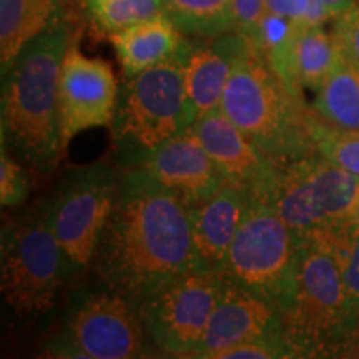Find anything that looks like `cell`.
<instances>
[{
	"instance_id": "obj_4",
	"label": "cell",
	"mask_w": 359,
	"mask_h": 359,
	"mask_svg": "<svg viewBox=\"0 0 359 359\" xmlns=\"http://www.w3.org/2000/svg\"><path fill=\"white\" fill-rule=\"evenodd\" d=\"M354 318L333 251L320 236L302 238L293 296L280 313V334L291 358H333Z\"/></svg>"
},
{
	"instance_id": "obj_31",
	"label": "cell",
	"mask_w": 359,
	"mask_h": 359,
	"mask_svg": "<svg viewBox=\"0 0 359 359\" xmlns=\"http://www.w3.org/2000/svg\"><path fill=\"white\" fill-rule=\"evenodd\" d=\"M333 358H359V313L354 318L351 327L336 348Z\"/></svg>"
},
{
	"instance_id": "obj_26",
	"label": "cell",
	"mask_w": 359,
	"mask_h": 359,
	"mask_svg": "<svg viewBox=\"0 0 359 359\" xmlns=\"http://www.w3.org/2000/svg\"><path fill=\"white\" fill-rule=\"evenodd\" d=\"M29 195V178L24 168L12 158L2 145L0 155V203L2 206H15Z\"/></svg>"
},
{
	"instance_id": "obj_19",
	"label": "cell",
	"mask_w": 359,
	"mask_h": 359,
	"mask_svg": "<svg viewBox=\"0 0 359 359\" xmlns=\"http://www.w3.org/2000/svg\"><path fill=\"white\" fill-rule=\"evenodd\" d=\"M64 0H0V62L2 72L22 48L60 20Z\"/></svg>"
},
{
	"instance_id": "obj_24",
	"label": "cell",
	"mask_w": 359,
	"mask_h": 359,
	"mask_svg": "<svg viewBox=\"0 0 359 359\" xmlns=\"http://www.w3.org/2000/svg\"><path fill=\"white\" fill-rule=\"evenodd\" d=\"M87 4L93 22L109 34L163 13V0H87Z\"/></svg>"
},
{
	"instance_id": "obj_16",
	"label": "cell",
	"mask_w": 359,
	"mask_h": 359,
	"mask_svg": "<svg viewBox=\"0 0 359 359\" xmlns=\"http://www.w3.org/2000/svg\"><path fill=\"white\" fill-rule=\"evenodd\" d=\"M142 168L177 191L185 203L203 198L226 182L190 128L147 151Z\"/></svg>"
},
{
	"instance_id": "obj_20",
	"label": "cell",
	"mask_w": 359,
	"mask_h": 359,
	"mask_svg": "<svg viewBox=\"0 0 359 359\" xmlns=\"http://www.w3.org/2000/svg\"><path fill=\"white\" fill-rule=\"evenodd\" d=\"M341 58V48L333 34L323 25H298L291 43V90L302 98V90H314L325 82Z\"/></svg>"
},
{
	"instance_id": "obj_34",
	"label": "cell",
	"mask_w": 359,
	"mask_h": 359,
	"mask_svg": "<svg viewBox=\"0 0 359 359\" xmlns=\"http://www.w3.org/2000/svg\"><path fill=\"white\" fill-rule=\"evenodd\" d=\"M356 2H358V4H359V0H356Z\"/></svg>"
},
{
	"instance_id": "obj_3",
	"label": "cell",
	"mask_w": 359,
	"mask_h": 359,
	"mask_svg": "<svg viewBox=\"0 0 359 359\" xmlns=\"http://www.w3.org/2000/svg\"><path fill=\"white\" fill-rule=\"evenodd\" d=\"M222 110L273 163L316 154L311 110L286 88L248 37L233 65Z\"/></svg>"
},
{
	"instance_id": "obj_5",
	"label": "cell",
	"mask_w": 359,
	"mask_h": 359,
	"mask_svg": "<svg viewBox=\"0 0 359 359\" xmlns=\"http://www.w3.org/2000/svg\"><path fill=\"white\" fill-rule=\"evenodd\" d=\"M302 238L264 198H251L219 275L236 283L281 313L294 288Z\"/></svg>"
},
{
	"instance_id": "obj_27",
	"label": "cell",
	"mask_w": 359,
	"mask_h": 359,
	"mask_svg": "<svg viewBox=\"0 0 359 359\" xmlns=\"http://www.w3.org/2000/svg\"><path fill=\"white\" fill-rule=\"evenodd\" d=\"M271 358H291L288 348L283 343L281 334L275 333L263 338L246 341L236 346L219 351L215 359H271Z\"/></svg>"
},
{
	"instance_id": "obj_2",
	"label": "cell",
	"mask_w": 359,
	"mask_h": 359,
	"mask_svg": "<svg viewBox=\"0 0 359 359\" xmlns=\"http://www.w3.org/2000/svg\"><path fill=\"white\" fill-rule=\"evenodd\" d=\"M72 39L69 25L57 20L2 72V140L43 173L55 168L64 154L58 85Z\"/></svg>"
},
{
	"instance_id": "obj_15",
	"label": "cell",
	"mask_w": 359,
	"mask_h": 359,
	"mask_svg": "<svg viewBox=\"0 0 359 359\" xmlns=\"http://www.w3.org/2000/svg\"><path fill=\"white\" fill-rule=\"evenodd\" d=\"M250 201L243 188L223 182L210 195L187 203L196 268L222 273Z\"/></svg>"
},
{
	"instance_id": "obj_33",
	"label": "cell",
	"mask_w": 359,
	"mask_h": 359,
	"mask_svg": "<svg viewBox=\"0 0 359 359\" xmlns=\"http://www.w3.org/2000/svg\"><path fill=\"white\" fill-rule=\"evenodd\" d=\"M351 223L354 226L359 228V193H358V198H356V203H354V208H353V215H351Z\"/></svg>"
},
{
	"instance_id": "obj_22",
	"label": "cell",
	"mask_w": 359,
	"mask_h": 359,
	"mask_svg": "<svg viewBox=\"0 0 359 359\" xmlns=\"http://www.w3.org/2000/svg\"><path fill=\"white\" fill-rule=\"evenodd\" d=\"M163 13L185 34L215 37L235 30L233 0H163Z\"/></svg>"
},
{
	"instance_id": "obj_7",
	"label": "cell",
	"mask_w": 359,
	"mask_h": 359,
	"mask_svg": "<svg viewBox=\"0 0 359 359\" xmlns=\"http://www.w3.org/2000/svg\"><path fill=\"white\" fill-rule=\"evenodd\" d=\"M75 264L45 219L6 228L0 262L4 299L20 318L45 314Z\"/></svg>"
},
{
	"instance_id": "obj_13",
	"label": "cell",
	"mask_w": 359,
	"mask_h": 359,
	"mask_svg": "<svg viewBox=\"0 0 359 359\" xmlns=\"http://www.w3.org/2000/svg\"><path fill=\"white\" fill-rule=\"evenodd\" d=\"M188 128L196 135L226 182L243 188L251 198L266 196L281 165L266 158L222 109L196 118Z\"/></svg>"
},
{
	"instance_id": "obj_30",
	"label": "cell",
	"mask_w": 359,
	"mask_h": 359,
	"mask_svg": "<svg viewBox=\"0 0 359 359\" xmlns=\"http://www.w3.org/2000/svg\"><path fill=\"white\" fill-rule=\"evenodd\" d=\"M313 2L314 0H266V8L268 12L288 17V19L296 22L298 25H302Z\"/></svg>"
},
{
	"instance_id": "obj_1",
	"label": "cell",
	"mask_w": 359,
	"mask_h": 359,
	"mask_svg": "<svg viewBox=\"0 0 359 359\" xmlns=\"http://www.w3.org/2000/svg\"><path fill=\"white\" fill-rule=\"evenodd\" d=\"M93 262L107 286L133 304L195 268L185 200L147 170L122 175Z\"/></svg>"
},
{
	"instance_id": "obj_23",
	"label": "cell",
	"mask_w": 359,
	"mask_h": 359,
	"mask_svg": "<svg viewBox=\"0 0 359 359\" xmlns=\"http://www.w3.org/2000/svg\"><path fill=\"white\" fill-rule=\"evenodd\" d=\"M309 132L316 151L338 167L359 177V130L333 127L311 110Z\"/></svg>"
},
{
	"instance_id": "obj_29",
	"label": "cell",
	"mask_w": 359,
	"mask_h": 359,
	"mask_svg": "<svg viewBox=\"0 0 359 359\" xmlns=\"http://www.w3.org/2000/svg\"><path fill=\"white\" fill-rule=\"evenodd\" d=\"M266 12V0H233L235 32L250 37Z\"/></svg>"
},
{
	"instance_id": "obj_9",
	"label": "cell",
	"mask_w": 359,
	"mask_h": 359,
	"mask_svg": "<svg viewBox=\"0 0 359 359\" xmlns=\"http://www.w3.org/2000/svg\"><path fill=\"white\" fill-rule=\"evenodd\" d=\"M219 273L191 268L135 304L148 338L170 356L191 358L222 296Z\"/></svg>"
},
{
	"instance_id": "obj_21",
	"label": "cell",
	"mask_w": 359,
	"mask_h": 359,
	"mask_svg": "<svg viewBox=\"0 0 359 359\" xmlns=\"http://www.w3.org/2000/svg\"><path fill=\"white\" fill-rule=\"evenodd\" d=\"M313 111L333 127L359 130V69L341 52V58L314 97Z\"/></svg>"
},
{
	"instance_id": "obj_10",
	"label": "cell",
	"mask_w": 359,
	"mask_h": 359,
	"mask_svg": "<svg viewBox=\"0 0 359 359\" xmlns=\"http://www.w3.org/2000/svg\"><path fill=\"white\" fill-rule=\"evenodd\" d=\"M148 341L135 304L110 290L85 296L48 351L60 358H142L150 353Z\"/></svg>"
},
{
	"instance_id": "obj_14",
	"label": "cell",
	"mask_w": 359,
	"mask_h": 359,
	"mask_svg": "<svg viewBox=\"0 0 359 359\" xmlns=\"http://www.w3.org/2000/svg\"><path fill=\"white\" fill-rule=\"evenodd\" d=\"M280 333V313L236 283L224 280L217 308L191 358L215 359L223 349Z\"/></svg>"
},
{
	"instance_id": "obj_12",
	"label": "cell",
	"mask_w": 359,
	"mask_h": 359,
	"mask_svg": "<svg viewBox=\"0 0 359 359\" xmlns=\"http://www.w3.org/2000/svg\"><path fill=\"white\" fill-rule=\"evenodd\" d=\"M118 83L114 69L102 58L87 57L72 39L62 62L58 85V120L64 150L75 135L109 127L115 120Z\"/></svg>"
},
{
	"instance_id": "obj_28",
	"label": "cell",
	"mask_w": 359,
	"mask_h": 359,
	"mask_svg": "<svg viewBox=\"0 0 359 359\" xmlns=\"http://www.w3.org/2000/svg\"><path fill=\"white\" fill-rule=\"evenodd\" d=\"M333 35L343 55L359 69V6L336 17Z\"/></svg>"
},
{
	"instance_id": "obj_32",
	"label": "cell",
	"mask_w": 359,
	"mask_h": 359,
	"mask_svg": "<svg viewBox=\"0 0 359 359\" xmlns=\"http://www.w3.org/2000/svg\"><path fill=\"white\" fill-rule=\"evenodd\" d=\"M318 2L326 8V12L330 13L331 19H336L341 13L348 12L349 8L358 6L356 0H318Z\"/></svg>"
},
{
	"instance_id": "obj_17",
	"label": "cell",
	"mask_w": 359,
	"mask_h": 359,
	"mask_svg": "<svg viewBox=\"0 0 359 359\" xmlns=\"http://www.w3.org/2000/svg\"><path fill=\"white\" fill-rule=\"evenodd\" d=\"M245 42V35L235 32L224 35L210 47H200L190 52L187 60L185 85L195 120L222 109L233 65Z\"/></svg>"
},
{
	"instance_id": "obj_11",
	"label": "cell",
	"mask_w": 359,
	"mask_h": 359,
	"mask_svg": "<svg viewBox=\"0 0 359 359\" xmlns=\"http://www.w3.org/2000/svg\"><path fill=\"white\" fill-rule=\"evenodd\" d=\"M118 180L114 170L102 165L77 170L65 178L48 206L45 222L79 266L93 262L114 210Z\"/></svg>"
},
{
	"instance_id": "obj_8",
	"label": "cell",
	"mask_w": 359,
	"mask_h": 359,
	"mask_svg": "<svg viewBox=\"0 0 359 359\" xmlns=\"http://www.w3.org/2000/svg\"><path fill=\"white\" fill-rule=\"evenodd\" d=\"M190 48L128 79L115 114L116 132L143 151L154 150L195 122L187 95Z\"/></svg>"
},
{
	"instance_id": "obj_25",
	"label": "cell",
	"mask_w": 359,
	"mask_h": 359,
	"mask_svg": "<svg viewBox=\"0 0 359 359\" xmlns=\"http://www.w3.org/2000/svg\"><path fill=\"white\" fill-rule=\"evenodd\" d=\"M333 251L353 309L359 313V228L351 222L316 233Z\"/></svg>"
},
{
	"instance_id": "obj_18",
	"label": "cell",
	"mask_w": 359,
	"mask_h": 359,
	"mask_svg": "<svg viewBox=\"0 0 359 359\" xmlns=\"http://www.w3.org/2000/svg\"><path fill=\"white\" fill-rule=\"evenodd\" d=\"M180 32L182 30L165 13H161L154 19L111 34V43L125 77L132 79L140 72L182 52L187 45Z\"/></svg>"
},
{
	"instance_id": "obj_6",
	"label": "cell",
	"mask_w": 359,
	"mask_h": 359,
	"mask_svg": "<svg viewBox=\"0 0 359 359\" xmlns=\"http://www.w3.org/2000/svg\"><path fill=\"white\" fill-rule=\"evenodd\" d=\"M358 193L359 177L316 151L281 165L264 200L306 238L351 222Z\"/></svg>"
}]
</instances>
